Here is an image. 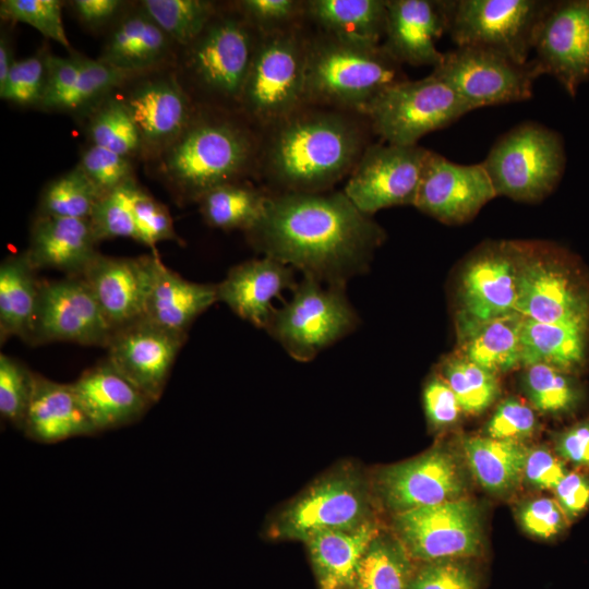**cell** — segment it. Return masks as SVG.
<instances>
[{"label":"cell","mask_w":589,"mask_h":589,"mask_svg":"<svg viewBox=\"0 0 589 589\" xmlns=\"http://www.w3.org/2000/svg\"><path fill=\"white\" fill-rule=\"evenodd\" d=\"M304 9L321 33L365 44L385 36L387 0H308Z\"/></svg>","instance_id":"cell-33"},{"label":"cell","mask_w":589,"mask_h":589,"mask_svg":"<svg viewBox=\"0 0 589 589\" xmlns=\"http://www.w3.org/2000/svg\"><path fill=\"white\" fill-rule=\"evenodd\" d=\"M88 218H67L35 214L25 250L38 269H56L67 276H82L99 253Z\"/></svg>","instance_id":"cell-26"},{"label":"cell","mask_w":589,"mask_h":589,"mask_svg":"<svg viewBox=\"0 0 589 589\" xmlns=\"http://www.w3.org/2000/svg\"><path fill=\"white\" fill-rule=\"evenodd\" d=\"M64 1L60 0H1L0 16L5 23H24L65 47L69 52L74 49L65 34L62 21Z\"/></svg>","instance_id":"cell-47"},{"label":"cell","mask_w":589,"mask_h":589,"mask_svg":"<svg viewBox=\"0 0 589 589\" xmlns=\"http://www.w3.org/2000/svg\"><path fill=\"white\" fill-rule=\"evenodd\" d=\"M35 372L22 361L1 353L0 356V414L1 418L22 431L32 398Z\"/></svg>","instance_id":"cell-49"},{"label":"cell","mask_w":589,"mask_h":589,"mask_svg":"<svg viewBox=\"0 0 589 589\" xmlns=\"http://www.w3.org/2000/svg\"><path fill=\"white\" fill-rule=\"evenodd\" d=\"M423 402L429 421L437 428L454 423L462 411L448 383L437 376L426 383Z\"/></svg>","instance_id":"cell-57"},{"label":"cell","mask_w":589,"mask_h":589,"mask_svg":"<svg viewBox=\"0 0 589 589\" xmlns=\"http://www.w3.org/2000/svg\"><path fill=\"white\" fill-rule=\"evenodd\" d=\"M556 501L566 517L580 514L589 504V478L578 472H567L554 488Z\"/></svg>","instance_id":"cell-59"},{"label":"cell","mask_w":589,"mask_h":589,"mask_svg":"<svg viewBox=\"0 0 589 589\" xmlns=\"http://www.w3.org/2000/svg\"><path fill=\"white\" fill-rule=\"evenodd\" d=\"M217 301V284L187 280L156 256L144 314L148 321L188 335L193 322Z\"/></svg>","instance_id":"cell-30"},{"label":"cell","mask_w":589,"mask_h":589,"mask_svg":"<svg viewBox=\"0 0 589 589\" xmlns=\"http://www.w3.org/2000/svg\"><path fill=\"white\" fill-rule=\"evenodd\" d=\"M100 197L83 170L75 165L44 185L36 214L89 219Z\"/></svg>","instance_id":"cell-40"},{"label":"cell","mask_w":589,"mask_h":589,"mask_svg":"<svg viewBox=\"0 0 589 589\" xmlns=\"http://www.w3.org/2000/svg\"><path fill=\"white\" fill-rule=\"evenodd\" d=\"M430 149L417 145L370 144L344 189L363 214L413 205Z\"/></svg>","instance_id":"cell-15"},{"label":"cell","mask_w":589,"mask_h":589,"mask_svg":"<svg viewBox=\"0 0 589 589\" xmlns=\"http://www.w3.org/2000/svg\"><path fill=\"white\" fill-rule=\"evenodd\" d=\"M524 317L513 312L477 320L461 313L458 332L462 357L493 372H506L521 364Z\"/></svg>","instance_id":"cell-32"},{"label":"cell","mask_w":589,"mask_h":589,"mask_svg":"<svg viewBox=\"0 0 589 589\" xmlns=\"http://www.w3.org/2000/svg\"><path fill=\"white\" fill-rule=\"evenodd\" d=\"M405 80L401 64L381 44L308 35L304 105L364 116L378 95Z\"/></svg>","instance_id":"cell-5"},{"label":"cell","mask_w":589,"mask_h":589,"mask_svg":"<svg viewBox=\"0 0 589 589\" xmlns=\"http://www.w3.org/2000/svg\"><path fill=\"white\" fill-rule=\"evenodd\" d=\"M410 560L397 538L380 533L360 561L352 589H408Z\"/></svg>","instance_id":"cell-39"},{"label":"cell","mask_w":589,"mask_h":589,"mask_svg":"<svg viewBox=\"0 0 589 589\" xmlns=\"http://www.w3.org/2000/svg\"><path fill=\"white\" fill-rule=\"evenodd\" d=\"M381 533L375 520L351 530H332L305 543L321 589H352L358 566L370 543Z\"/></svg>","instance_id":"cell-31"},{"label":"cell","mask_w":589,"mask_h":589,"mask_svg":"<svg viewBox=\"0 0 589 589\" xmlns=\"http://www.w3.org/2000/svg\"><path fill=\"white\" fill-rule=\"evenodd\" d=\"M259 38L231 1L219 3L203 31L178 48L173 69L196 107L240 112Z\"/></svg>","instance_id":"cell-4"},{"label":"cell","mask_w":589,"mask_h":589,"mask_svg":"<svg viewBox=\"0 0 589 589\" xmlns=\"http://www.w3.org/2000/svg\"><path fill=\"white\" fill-rule=\"evenodd\" d=\"M157 255L118 257L99 252L83 273L113 330L144 317Z\"/></svg>","instance_id":"cell-22"},{"label":"cell","mask_w":589,"mask_h":589,"mask_svg":"<svg viewBox=\"0 0 589 589\" xmlns=\"http://www.w3.org/2000/svg\"><path fill=\"white\" fill-rule=\"evenodd\" d=\"M16 60L14 59L13 38L8 27H1L0 32V84H2L12 65Z\"/></svg>","instance_id":"cell-61"},{"label":"cell","mask_w":589,"mask_h":589,"mask_svg":"<svg viewBox=\"0 0 589 589\" xmlns=\"http://www.w3.org/2000/svg\"><path fill=\"white\" fill-rule=\"evenodd\" d=\"M588 323H543L524 318L521 364L546 363L566 370L582 362Z\"/></svg>","instance_id":"cell-35"},{"label":"cell","mask_w":589,"mask_h":589,"mask_svg":"<svg viewBox=\"0 0 589 589\" xmlns=\"http://www.w3.org/2000/svg\"><path fill=\"white\" fill-rule=\"evenodd\" d=\"M116 89L73 119L84 132L86 142L110 149L135 163H143L144 153L140 134Z\"/></svg>","instance_id":"cell-36"},{"label":"cell","mask_w":589,"mask_h":589,"mask_svg":"<svg viewBox=\"0 0 589 589\" xmlns=\"http://www.w3.org/2000/svg\"><path fill=\"white\" fill-rule=\"evenodd\" d=\"M264 256L332 286L363 272L384 238L382 228L342 192H278L245 232Z\"/></svg>","instance_id":"cell-1"},{"label":"cell","mask_w":589,"mask_h":589,"mask_svg":"<svg viewBox=\"0 0 589 589\" xmlns=\"http://www.w3.org/2000/svg\"><path fill=\"white\" fill-rule=\"evenodd\" d=\"M249 24L261 35L301 25L305 19L304 1L238 0L232 1Z\"/></svg>","instance_id":"cell-50"},{"label":"cell","mask_w":589,"mask_h":589,"mask_svg":"<svg viewBox=\"0 0 589 589\" xmlns=\"http://www.w3.org/2000/svg\"><path fill=\"white\" fill-rule=\"evenodd\" d=\"M368 484L352 466H342L292 500L269 528L275 539L306 541L332 530H351L372 521Z\"/></svg>","instance_id":"cell-8"},{"label":"cell","mask_w":589,"mask_h":589,"mask_svg":"<svg viewBox=\"0 0 589 589\" xmlns=\"http://www.w3.org/2000/svg\"><path fill=\"white\" fill-rule=\"evenodd\" d=\"M76 165L101 196L136 181L134 160L89 142L81 147Z\"/></svg>","instance_id":"cell-48"},{"label":"cell","mask_w":589,"mask_h":589,"mask_svg":"<svg viewBox=\"0 0 589 589\" xmlns=\"http://www.w3.org/2000/svg\"><path fill=\"white\" fill-rule=\"evenodd\" d=\"M116 91L140 134L144 165L175 141L196 110L173 64L132 73Z\"/></svg>","instance_id":"cell-13"},{"label":"cell","mask_w":589,"mask_h":589,"mask_svg":"<svg viewBox=\"0 0 589 589\" xmlns=\"http://www.w3.org/2000/svg\"><path fill=\"white\" fill-rule=\"evenodd\" d=\"M139 2L178 48L190 44L203 31L219 4L211 0H141Z\"/></svg>","instance_id":"cell-41"},{"label":"cell","mask_w":589,"mask_h":589,"mask_svg":"<svg viewBox=\"0 0 589 589\" xmlns=\"http://www.w3.org/2000/svg\"><path fill=\"white\" fill-rule=\"evenodd\" d=\"M566 473L564 464L548 448L528 449L524 477L534 488L554 489Z\"/></svg>","instance_id":"cell-58"},{"label":"cell","mask_w":589,"mask_h":589,"mask_svg":"<svg viewBox=\"0 0 589 589\" xmlns=\"http://www.w3.org/2000/svg\"><path fill=\"white\" fill-rule=\"evenodd\" d=\"M462 446L473 476L485 490L506 493L522 478L528 449L520 443L473 436Z\"/></svg>","instance_id":"cell-37"},{"label":"cell","mask_w":589,"mask_h":589,"mask_svg":"<svg viewBox=\"0 0 589 589\" xmlns=\"http://www.w3.org/2000/svg\"><path fill=\"white\" fill-rule=\"evenodd\" d=\"M358 317L345 286L323 287L304 276L293 287V296L277 309L266 328L293 359L309 361L352 332Z\"/></svg>","instance_id":"cell-9"},{"label":"cell","mask_w":589,"mask_h":589,"mask_svg":"<svg viewBox=\"0 0 589 589\" xmlns=\"http://www.w3.org/2000/svg\"><path fill=\"white\" fill-rule=\"evenodd\" d=\"M268 196L245 181H238L211 189L196 204L208 226L247 232L263 215Z\"/></svg>","instance_id":"cell-38"},{"label":"cell","mask_w":589,"mask_h":589,"mask_svg":"<svg viewBox=\"0 0 589 589\" xmlns=\"http://www.w3.org/2000/svg\"><path fill=\"white\" fill-rule=\"evenodd\" d=\"M262 131L241 112L196 107L182 132L145 164L178 204L257 171Z\"/></svg>","instance_id":"cell-3"},{"label":"cell","mask_w":589,"mask_h":589,"mask_svg":"<svg viewBox=\"0 0 589 589\" xmlns=\"http://www.w3.org/2000/svg\"><path fill=\"white\" fill-rule=\"evenodd\" d=\"M187 338L141 317L112 332L106 346L107 359L155 404Z\"/></svg>","instance_id":"cell-18"},{"label":"cell","mask_w":589,"mask_h":589,"mask_svg":"<svg viewBox=\"0 0 589 589\" xmlns=\"http://www.w3.org/2000/svg\"><path fill=\"white\" fill-rule=\"evenodd\" d=\"M450 0H387L382 46L400 64L437 67L444 53L436 40L449 26Z\"/></svg>","instance_id":"cell-23"},{"label":"cell","mask_w":589,"mask_h":589,"mask_svg":"<svg viewBox=\"0 0 589 589\" xmlns=\"http://www.w3.org/2000/svg\"><path fill=\"white\" fill-rule=\"evenodd\" d=\"M22 432L28 438L43 444L98 433L81 406L71 383H59L36 372Z\"/></svg>","instance_id":"cell-29"},{"label":"cell","mask_w":589,"mask_h":589,"mask_svg":"<svg viewBox=\"0 0 589 589\" xmlns=\"http://www.w3.org/2000/svg\"><path fill=\"white\" fill-rule=\"evenodd\" d=\"M471 108L434 74L398 82L368 107L371 130L389 144L417 145L430 132L446 128Z\"/></svg>","instance_id":"cell-10"},{"label":"cell","mask_w":589,"mask_h":589,"mask_svg":"<svg viewBox=\"0 0 589 589\" xmlns=\"http://www.w3.org/2000/svg\"><path fill=\"white\" fill-rule=\"evenodd\" d=\"M374 486L383 505L396 515L460 498L465 478L453 455L434 448L382 469Z\"/></svg>","instance_id":"cell-19"},{"label":"cell","mask_w":589,"mask_h":589,"mask_svg":"<svg viewBox=\"0 0 589 589\" xmlns=\"http://www.w3.org/2000/svg\"><path fill=\"white\" fill-rule=\"evenodd\" d=\"M306 45L302 25L260 34L240 112L261 131L304 105Z\"/></svg>","instance_id":"cell-6"},{"label":"cell","mask_w":589,"mask_h":589,"mask_svg":"<svg viewBox=\"0 0 589 589\" xmlns=\"http://www.w3.org/2000/svg\"><path fill=\"white\" fill-rule=\"evenodd\" d=\"M561 457L576 466H589V422H581L563 432L556 441Z\"/></svg>","instance_id":"cell-60"},{"label":"cell","mask_w":589,"mask_h":589,"mask_svg":"<svg viewBox=\"0 0 589 589\" xmlns=\"http://www.w3.org/2000/svg\"><path fill=\"white\" fill-rule=\"evenodd\" d=\"M443 80L471 110L532 97L533 83L543 74L532 59L519 63L481 47H456L444 53L431 72Z\"/></svg>","instance_id":"cell-12"},{"label":"cell","mask_w":589,"mask_h":589,"mask_svg":"<svg viewBox=\"0 0 589 589\" xmlns=\"http://www.w3.org/2000/svg\"><path fill=\"white\" fill-rule=\"evenodd\" d=\"M518 517L528 533L541 539L556 536L566 522L557 501L548 497L527 502L520 507Z\"/></svg>","instance_id":"cell-56"},{"label":"cell","mask_w":589,"mask_h":589,"mask_svg":"<svg viewBox=\"0 0 589 589\" xmlns=\"http://www.w3.org/2000/svg\"><path fill=\"white\" fill-rule=\"evenodd\" d=\"M50 55L48 47L43 46L16 60L0 84V98L16 107L38 110L45 96Z\"/></svg>","instance_id":"cell-43"},{"label":"cell","mask_w":589,"mask_h":589,"mask_svg":"<svg viewBox=\"0 0 589 589\" xmlns=\"http://www.w3.org/2000/svg\"><path fill=\"white\" fill-rule=\"evenodd\" d=\"M132 72L83 55L79 79L65 99L60 113L75 118L93 104L118 88Z\"/></svg>","instance_id":"cell-45"},{"label":"cell","mask_w":589,"mask_h":589,"mask_svg":"<svg viewBox=\"0 0 589 589\" xmlns=\"http://www.w3.org/2000/svg\"><path fill=\"white\" fill-rule=\"evenodd\" d=\"M132 208L140 243L154 249L160 241L181 242L168 208L141 185L134 190Z\"/></svg>","instance_id":"cell-51"},{"label":"cell","mask_w":589,"mask_h":589,"mask_svg":"<svg viewBox=\"0 0 589 589\" xmlns=\"http://www.w3.org/2000/svg\"><path fill=\"white\" fill-rule=\"evenodd\" d=\"M443 373L462 411L467 413H481L498 394L496 374L464 357L446 361Z\"/></svg>","instance_id":"cell-42"},{"label":"cell","mask_w":589,"mask_h":589,"mask_svg":"<svg viewBox=\"0 0 589 589\" xmlns=\"http://www.w3.org/2000/svg\"><path fill=\"white\" fill-rule=\"evenodd\" d=\"M82 59L83 53L76 50L71 51L68 57L50 55L45 96L38 110L60 113L79 79Z\"/></svg>","instance_id":"cell-53"},{"label":"cell","mask_w":589,"mask_h":589,"mask_svg":"<svg viewBox=\"0 0 589 589\" xmlns=\"http://www.w3.org/2000/svg\"><path fill=\"white\" fill-rule=\"evenodd\" d=\"M507 247H490L462 275V314L489 320L516 312L518 260Z\"/></svg>","instance_id":"cell-28"},{"label":"cell","mask_w":589,"mask_h":589,"mask_svg":"<svg viewBox=\"0 0 589 589\" xmlns=\"http://www.w3.org/2000/svg\"><path fill=\"white\" fill-rule=\"evenodd\" d=\"M495 196L482 163L461 165L430 151L413 206L444 224H462Z\"/></svg>","instance_id":"cell-20"},{"label":"cell","mask_w":589,"mask_h":589,"mask_svg":"<svg viewBox=\"0 0 589 589\" xmlns=\"http://www.w3.org/2000/svg\"><path fill=\"white\" fill-rule=\"evenodd\" d=\"M26 252L5 257L0 265V341L19 337L29 342L41 280Z\"/></svg>","instance_id":"cell-34"},{"label":"cell","mask_w":589,"mask_h":589,"mask_svg":"<svg viewBox=\"0 0 589 589\" xmlns=\"http://www.w3.org/2000/svg\"><path fill=\"white\" fill-rule=\"evenodd\" d=\"M112 332L82 276L41 281L29 345L69 341L106 347Z\"/></svg>","instance_id":"cell-16"},{"label":"cell","mask_w":589,"mask_h":589,"mask_svg":"<svg viewBox=\"0 0 589 589\" xmlns=\"http://www.w3.org/2000/svg\"><path fill=\"white\" fill-rule=\"evenodd\" d=\"M546 0H450L448 34L457 47H481L526 63Z\"/></svg>","instance_id":"cell-11"},{"label":"cell","mask_w":589,"mask_h":589,"mask_svg":"<svg viewBox=\"0 0 589 589\" xmlns=\"http://www.w3.org/2000/svg\"><path fill=\"white\" fill-rule=\"evenodd\" d=\"M137 181L123 185L103 195L89 221L98 243L115 238H131L139 242V231L135 224L132 201Z\"/></svg>","instance_id":"cell-46"},{"label":"cell","mask_w":589,"mask_h":589,"mask_svg":"<svg viewBox=\"0 0 589 589\" xmlns=\"http://www.w3.org/2000/svg\"><path fill=\"white\" fill-rule=\"evenodd\" d=\"M526 369L525 389L536 409L558 413L575 405L577 390L565 370L546 363H534Z\"/></svg>","instance_id":"cell-44"},{"label":"cell","mask_w":589,"mask_h":589,"mask_svg":"<svg viewBox=\"0 0 589 589\" xmlns=\"http://www.w3.org/2000/svg\"><path fill=\"white\" fill-rule=\"evenodd\" d=\"M536 429L533 410L514 397L502 401L486 423L489 437L518 443L532 436Z\"/></svg>","instance_id":"cell-52"},{"label":"cell","mask_w":589,"mask_h":589,"mask_svg":"<svg viewBox=\"0 0 589 589\" xmlns=\"http://www.w3.org/2000/svg\"><path fill=\"white\" fill-rule=\"evenodd\" d=\"M178 46L149 17L139 1L105 35L97 59L127 72H142L175 63Z\"/></svg>","instance_id":"cell-27"},{"label":"cell","mask_w":589,"mask_h":589,"mask_svg":"<svg viewBox=\"0 0 589 589\" xmlns=\"http://www.w3.org/2000/svg\"><path fill=\"white\" fill-rule=\"evenodd\" d=\"M71 385L98 433L139 421L154 405L107 358L83 371Z\"/></svg>","instance_id":"cell-24"},{"label":"cell","mask_w":589,"mask_h":589,"mask_svg":"<svg viewBox=\"0 0 589 589\" xmlns=\"http://www.w3.org/2000/svg\"><path fill=\"white\" fill-rule=\"evenodd\" d=\"M366 127L365 116L303 105L262 131L256 172L278 192H325L370 145Z\"/></svg>","instance_id":"cell-2"},{"label":"cell","mask_w":589,"mask_h":589,"mask_svg":"<svg viewBox=\"0 0 589 589\" xmlns=\"http://www.w3.org/2000/svg\"><path fill=\"white\" fill-rule=\"evenodd\" d=\"M558 266L542 255L518 259L516 312L543 323H588L585 292Z\"/></svg>","instance_id":"cell-21"},{"label":"cell","mask_w":589,"mask_h":589,"mask_svg":"<svg viewBox=\"0 0 589 589\" xmlns=\"http://www.w3.org/2000/svg\"><path fill=\"white\" fill-rule=\"evenodd\" d=\"M394 530L409 557L424 563L473 556L481 549L478 508L461 497L396 514Z\"/></svg>","instance_id":"cell-14"},{"label":"cell","mask_w":589,"mask_h":589,"mask_svg":"<svg viewBox=\"0 0 589 589\" xmlns=\"http://www.w3.org/2000/svg\"><path fill=\"white\" fill-rule=\"evenodd\" d=\"M481 163L496 195L537 202L555 189L565 171L564 141L556 131L525 121L500 136Z\"/></svg>","instance_id":"cell-7"},{"label":"cell","mask_w":589,"mask_h":589,"mask_svg":"<svg viewBox=\"0 0 589 589\" xmlns=\"http://www.w3.org/2000/svg\"><path fill=\"white\" fill-rule=\"evenodd\" d=\"M132 3L124 0H71L65 5L85 29L106 35Z\"/></svg>","instance_id":"cell-55"},{"label":"cell","mask_w":589,"mask_h":589,"mask_svg":"<svg viewBox=\"0 0 589 589\" xmlns=\"http://www.w3.org/2000/svg\"><path fill=\"white\" fill-rule=\"evenodd\" d=\"M292 286V268L264 256L231 267L217 284L218 301L254 326L267 328L276 311L273 300Z\"/></svg>","instance_id":"cell-25"},{"label":"cell","mask_w":589,"mask_h":589,"mask_svg":"<svg viewBox=\"0 0 589 589\" xmlns=\"http://www.w3.org/2000/svg\"><path fill=\"white\" fill-rule=\"evenodd\" d=\"M534 60L572 97L589 81V0L550 1L538 26Z\"/></svg>","instance_id":"cell-17"},{"label":"cell","mask_w":589,"mask_h":589,"mask_svg":"<svg viewBox=\"0 0 589 589\" xmlns=\"http://www.w3.org/2000/svg\"><path fill=\"white\" fill-rule=\"evenodd\" d=\"M474 574L461 563L438 561L426 563L411 575L408 589H477Z\"/></svg>","instance_id":"cell-54"}]
</instances>
